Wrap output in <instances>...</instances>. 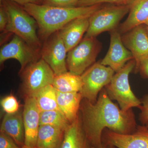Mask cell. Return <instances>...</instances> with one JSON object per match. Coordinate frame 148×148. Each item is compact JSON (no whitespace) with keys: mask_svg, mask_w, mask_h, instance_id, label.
<instances>
[{"mask_svg":"<svg viewBox=\"0 0 148 148\" xmlns=\"http://www.w3.org/2000/svg\"><path fill=\"white\" fill-rule=\"evenodd\" d=\"M79 111L86 135L94 148H102V134L106 128L127 135L133 133L138 125L132 109L122 110L109 98L105 88L95 103L83 98Z\"/></svg>","mask_w":148,"mask_h":148,"instance_id":"obj_1","label":"cell"},{"mask_svg":"<svg viewBox=\"0 0 148 148\" xmlns=\"http://www.w3.org/2000/svg\"><path fill=\"white\" fill-rule=\"evenodd\" d=\"M36 19L38 35L45 42L70 21L80 17H90L102 7V4L89 6L62 8L29 3L22 6Z\"/></svg>","mask_w":148,"mask_h":148,"instance_id":"obj_2","label":"cell"},{"mask_svg":"<svg viewBox=\"0 0 148 148\" xmlns=\"http://www.w3.org/2000/svg\"><path fill=\"white\" fill-rule=\"evenodd\" d=\"M1 3L5 9L8 18L6 28L3 32L18 36L40 53L42 45L37 32L38 24L36 19L22 6L16 3L8 0H2Z\"/></svg>","mask_w":148,"mask_h":148,"instance_id":"obj_3","label":"cell"},{"mask_svg":"<svg viewBox=\"0 0 148 148\" xmlns=\"http://www.w3.org/2000/svg\"><path fill=\"white\" fill-rule=\"evenodd\" d=\"M135 64L134 59L127 62L121 70L115 73L104 88L111 100L116 101L120 108L125 112L133 108H139L142 105L141 100L132 91L129 83V75L134 70Z\"/></svg>","mask_w":148,"mask_h":148,"instance_id":"obj_4","label":"cell"},{"mask_svg":"<svg viewBox=\"0 0 148 148\" xmlns=\"http://www.w3.org/2000/svg\"><path fill=\"white\" fill-rule=\"evenodd\" d=\"M101 47V43L96 38L84 37L76 46L67 53L66 64L68 71L81 75L96 62Z\"/></svg>","mask_w":148,"mask_h":148,"instance_id":"obj_5","label":"cell"},{"mask_svg":"<svg viewBox=\"0 0 148 148\" xmlns=\"http://www.w3.org/2000/svg\"><path fill=\"white\" fill-rule=\"evenodd\" d=\"M129 10L130 4L102 7L89 17V27L84 37L96 38L103 32L116 30Z\"/></svg>","mask_w":148,"mask_h":148,"instance_id":"obj_6","label":"cell"},{"mask_svg":"<svg viewBox=\"0 0 148 148\" xmlns=\"http://www.w3.org/2000/svg\"><path fill=\"white\" fill-rule=\"evenodd\" d=\"M22 88L25 97H35L43 88L52 84L55 74L42 58L28 65L21 72Z\"/></svg>","mask_w":148,"mask_h":148,"instance_id":"obj_7","label":"cell"},{"mask_svg":"<svg viewBox=\"0 0 148 148\" xmlns=\"http://www.w3.org/2000/svg\"><path fill=\"white\" fill-rule=\"evenodd\" d=\"M115 73L101 62H95L80 75L83 84L79 92L83 98L95 103L100 92L110 83Z\"/></svg>","mask_w":148,"mask_h":148,"instance_id":"obj_8","label":"cell"},{"mask_svg":"<svg viewBox=\"0 0 148 148\" xmlns=\"http://www.w3.org/2000/svg\"><path fill=\"white\" fill-rule=\"evenodd\" d=\"M67 53L64 41L57 32L44 42L41 58L50 66L55 75H58L69 71L66 64Z\"/></svg>","mask_w":148,"mask_h":148,"instance_id":"obj_9","label":"cell"},{"mask_svg":"<svg viewBox=\"0 0 148 148\" xmlns=\"http://www.w3.org/2000/svg\"><path fill=\"white\" fill-rule=\"evenodd\" d=\"M40 58V52L35 50L21 38L15 35L9 42L2 46L0 50L1 66L8 59H16L21 65L19 72Z\"/></svg>","mask_w":148,"mask_h":148,"instance_id":"obj_10","label":"cell"},{"mask_svg":"<svg viewBox=\"0 0 148 148\" xmlns=\"http://www.w3.org/2000/svg\"><path fill=\"white\" fill-rule=\"evenodd\" d=\"M102 142L119 148H148V127L145 125H138L133 133L127 135L106 128L102 134Z\"/></svg>","mask_w":148,"mask_h":148,"instance_id":"obj_11","label":"cell"},{"mask_svg":"<svg viewBox=\"0 0 148 148\" xmlns=\"http://www.w3.org/2000/svg\"><path fill=\"white\" fill-rule=\"evenodd\" d=\"M118 29L111 32L109 50L101 64L110 67L115 73L121 70L127 62L134 59L131 52L125 46Z\"/></svg>","mask_w":148,"mask_h":148,"instance_id":"obj_12","label":"cell"},{"mask_svg":"<svg viewBox=\"0 0 148 148\" xmlns=\"http://www.w3.org/2000/svg\"><path fill=\"white\" fill-rule=\"evenodd\" d=\"M40 111L34 97H25L23 115L25 131L24 145L37 148V138L40 126Z\"/></svg>","mask_w":148,"mask_h":148,"instance_id":"obj_13","label":"cell"},{"mask_svg":"<svg viewBox=\"0 0 148 148\" xmlns=\"http://www.w3.org/2000/svg\"><path fill=\"white\" fill-rule=\"evenodd\" d=\"M122 40L132 53L135 62L134 71L141 60L148 56V34L144 25H140L123 34Z\"/></svg>","mask_w":148,"mask_h":148,"instance_id":"obj_14","label":"cell"},{"mask_svg":"<svg viewBox=\"0 0 148 148\" xmlns=\"http://www.w3.org/2000/svg\"><path fill=\"white\" fill-rule=\"evenodd\" d=\"M89 18L84 17L75 18L58 31L68 52L76 46L82 40L84 35L86 33L89 27Z\"/></svg>","mask_w":148,"mask_h":148,"instance_id":"obj_15","label":"cell"},{"mask_svg":"<svg viewBox=\"0 0 148 148\" xmlns=\"http://www.w3.org/2000/svg\"><path fill=\"white\" fill-rule=\"evenodd\" d=\"M61 148H92L84 129L80 111L76 119L65 129Z\"/></svg>","mask_w":148,"mask_h":148,"instance_id":"obj_16","label":"cell"},{"mask_svg":"<svg viewBox=\"0 0 148 148\" xmlns=\"http://www.w3.org/2000/svg\"><path fill=\"white\" fill-rule=\"evenodd\" d=\"M142 25H148V0H133L130 4L127 18L120 25L118 30L123 34Z\"/></svg>","mask_w":148,"mask_h":148,"instance_id":"obj_17","label":"cell"},{"mask_svg":"<svg viewBox=\"0 0 148 148\" xmlns=\"http://www.w3.org/2000/svg\"><path fill=\"white\" fill-rule=\"evenodd\" d=\"M0 132L10 136L20 147L24 146L25 131L22 114L18 111L15 113L6 114L1 124Z\"/></svg>","mask_w":148,"mask_h":148,"instance_id":"obj_18","label":"cell"},{"mask_svg":"<svg viewBox=\"0 0 148 148\" xmlns=\"http://www.w3.org/2000/svg\"><path fill=\"white\" fill-rule=\"evenodd\" d=\"M83 98L79 92H62L57 91L58 108L70 123L77 117Z\"/></svg>","mask_w":148,"mask_h":148,"instance_id":"obj_19","label":"cell"},{"mask_svg":"<svg viewBox=\"0 0 148 148\" xmlns=\"http://www.w3.org/2000/svg\"><path fill=\"white\" fill-rule=\"evenodd\" d=\"M65 130L49 125H40L37 148H61Z\"/></svg>","mask_w":148,"mask_h":148,"instance_id":"obj_20","label":"cell"},{"mask_svg":"<svg viewBox=\"0 0 148 148\" xmlns=\"http://www.w3.org/2000/svg\"><path fill=\"white\" fill-rule=\"evenodd\" d=\"M52 84L59 92H79L83 84L80 75L68 71L55 75Z\"/></svg>","mask_w":148,"mask_h":148,"instance_id":"obj_21","label":"cell"},{"mask_svg":"<svg viewBox=\"0 0 148 148\" xmlns=\"http://www.w3.org/2000/svg\"><path fill=\"white\" fill-rule=\"evenodd\" d=\"M57 90L52 84H49L43 88L37 94L35 98L40 112L60 110L57 104Z\"/></svg>","mask_w":148,"mask_h":148,"instance_id":"obj_22","label":"cell"},{"mask_svg":"<svg viewBox=\"0 0 148 148\" xmlns=\"http://www.w3.org/2000/svg\"><path fill=\"white\" fill-rule=\"evenodd\" d=\"M70 123L60 110H53L40 112V125H51L65 130Z\"/></svg>","mask_w":148,"mask_h":148,"instance_id":"obj_23","label":"cell"},{"mask_svg":"<svg viewBox=\"0 0 148 148\" xmlns=\"http://www.w3.org/2000/svg\"><path fill=\"white\" fill-rule=\"evenodd\" d=\"M1 106L6 114L15 113L18 112L19 105L16 98L12 95L6 96L1 101Z\"/></svg>","mask_w":148,"mask_h":148,"instance_id":"obj_24","label":"cell"},{"mask_svg":"<svg viewBox=\"0 0 148 148\" xmlns=\"http://www.w3.org/2000/svg\"><path fill=\"white\" fill-rule=\"evenodd\" d=\"M133 0H80L78 6H89L103 3H110L114 5H129Z\"/></svg>","mask_w":148,"mask_h":148,"instance_id":"obj_25","label":"cell"},{"mask_svg":"<svg viewBox=\"0 0 148 148\" xmlns=\"http://www.w3.org/2000/svg\"><path fill=\"white\" fill-rule=\"evenodd\" d=\"M80 0H43L42 5L62 8L77 7Z\"/></svg>","mask_w":148,"mask_h":148,"instance_id":"obj_26","label":"cell"},{"mask_svg":"<svg viewBox=\"0 0 148 148\" xmlns=\"http://www.w3.org/2000/svg\"><path fill=\"white\" fill-rule=\"evenodd\" d=\"M141 101L142 105L139 108L140 110L139 120L141 124L146 125L148 123V94L143 96Z\"/></svg>","mask_w":148,"mask_h":148,"instance_id":"obj_27","label":"cell"},{"mask_svg":"<svg viewBox=\"0 0 148 148\" xmlns=\"http://www.w3.org/2000/svg\"><path fill=\"white\" fill-rule=\"evenodd\" d=\"M10 136L0 132V148H20Z\"/></svg>","mask_w":148,"mask_h":148,"instance_id":"obj_28","label":"cell"},{"mask_svg":"<svg viewBox=\"0 0 148 148\" xmlns=\"http://www.w3.org/2000/svg\"><path fill=\"white\" fill-rule=\"evenodd\" d=\"M8 15L4 6L1 3L0 7V31L4 32L8 23Z\"/></svg>","mask_w":148,"mask_h":148,"instance_id":"obj_29","label":"cell"},{"mask_svg":"<svg viewBox=\"0 0 148 148\" xmlns=\"http://www.w3.org/2000/svg\"><path fill=\"white\" fill-rule=\"evenodd\" d=\"M135 73L140 72L143 77L148 79V56L141 60Z\"/></svg>","mask_w":148,"mask_h":148,"instance_id":"obj_30","label":"cell"},{"mask_svg":"<svg viewBox=\"0 0 148 148\" xmlns=\"http://www.w3.org/2000/svg\"><path fill=\"white\" fill-rule=\"evenodd\" d=\"M2 0H1V1ZM18 4L20 5L23 6L29 3L42 4L43 0H8Z\"/></svg>","mask_w":148,"mask_h":148,"instance_id":"obj_31","label":"cell"},{"mask_svg":"<svg viewBox=\"0 0 148 148\" xmlns=\"http://www.w3.org/2000/svg\"><path fill=\"white\" fill-rule=\"evenodd\" d=\"M92 148H94L92 147ZM102 148H119L116 146L112 145H107V144H103V147Z\"/></svg>","mask_w":148,"mask_h":148,"instance_id":"obj_32","label":"cell"},{"mask_svg":"<svg viewBox=\"0 0 148 148\" xmlns=\"http://www.w3.org/2000/svg\"><path fill=\"white\" fill-rule=\"evenodd\" d=\"M20 148H33L29 147H27V146L24 145V146H23V147H21Z\"/></svg>","mask_w":148,"mask_h":148,"instance_id":"obj_33","label":"cell"},{"mask_svg":"<svg viewBox=\"0 0 148 148\" xmlns=\"http://www.w3.org/2000/svg\"><path fill=\"white\" fill-rule=\"evenodd\" d=\"M146 31H147V33L148 34V25L147 26H145Z\"/></svg>","mask_w":148,"mask_h":148,"instance_id":"obj_34","label":"cell"},{"mask_svg":"<svg viewBox=\"0 0 148 148\" xmlns=\"http://www.w3.org/2000/svg\"><path fill=\"white\" fill-rule=\"evenodd\" d=\"M146 126H147V127H148V123H147V124L146 125Z\"/></svg>","mask_w":148,"mask_h":148,"instance_id":"obj_35","label":"cell"}]
</instances>
